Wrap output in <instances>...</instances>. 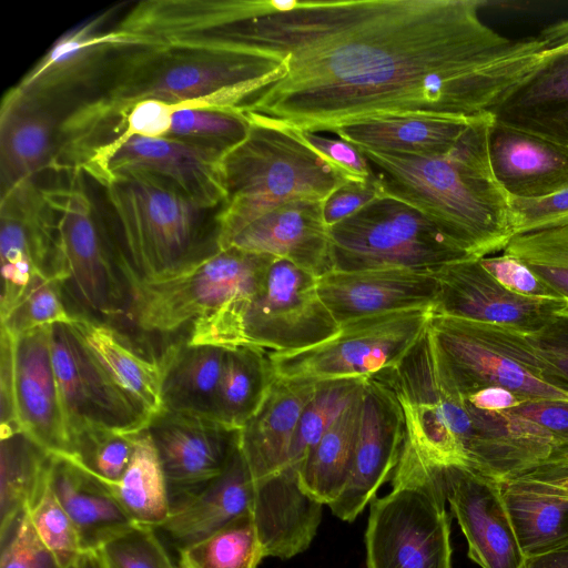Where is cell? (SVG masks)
<instances>
[{
	"label": "cell",
	"mask_w": 568,
	"mask_h": 568,
	"mask_svg": "<svg viewBox=\"0 0 568 568\" xmlns=\"http://www.w3.org/2000/svg\"><path fill=\"white\" fill-rule=\"evenodd\" d=\"M265 558L254 519L242 516L179 550L180 568H256Z\"/></svg>",
	"instance_id": "74e56055"
},
{
	"label": "cell",
	"mask_w": 568,
	"mask_h": 568,
	"mask_svg": "<svg viewBox=\"0 0 568 568\" xmlns=\"http://www.w3.org/2000/svg\"><path fill=\"white\" fill-rule=\"evenodd\" d=\"M405 439V418L393 390L376 375L362 390V415L349 480L328 507L342 520L353 521L375 498L397 465Z\"/></svg>",
	"instance_id": "d6986e66"
},
{
	"label": "cell",
	"mask_w": 568,
	"mask_h": 568,
	"mask_svg": "<svg viewBox=\"0 0 568 568\" xmlns=\"http://www.w3.org/2000/svg\"><path fill=\"white\" fill-rule=\"evenodd\" d=\"M161 463L171 504L217 477L239 447L240 429L215 419L160 410L146 427Z\"/></svg>",
	"instance_id": "ac0fdd59"
},
{
	"label": "cell",
	"mask_w": 568,
	"mask_h": 568,
	"mask_svg": "<svg viewBox=\"0 0 568 568\" xmlns=\"http://www.w3.org/2000/svg\"><path fill=\"white\" fill-rule=\"evenodd\" d=\"M520 568H568V542L544 555L526 558Z\"/></svg>",
	"instance_id": "6f0895ef"
},
{
	"label": "cell",
	"mask_w": 568,
	"mask_h": 568,
	"mask_svg": "<svg viewBox=\"0 0 568 568\" xmlns=\"http://www.w3.org/2000/svg\"><path fill=\"white\" fill-rule=\"evenodd\" d=\"M75 316L71 313L62 288L55 277L37 276L23 293L13 310L1 320L13 337L23 333L52 326L71 325Z\"/></svg>",
	"instance_id": "7bdbcfd3"
},
{
	"label": "cell",
	"mask_w": 568,
	"mask_h": 568,
	"mask_svg": "<svg viewBox=\"0 0 568 568\" xmlns=\"http://www.w3.org/2000/svg\"><path fill=\"white\" fill-rule=\"evenodd\" d=\"M317 292L341 326L367 316L434 306L438 283L434 273L333 270L317 278Z\"/></svg>",
	"instance_id": "7402d4cb"
},
{
	"label": "cell",
	"mask_w": 568,
	"mask_h": 568,
	"mask_svg": "<svg viewBox=\"0 0 568 568\" xmlns=\"http://www.w3.org/2000/svg\"><path fill=\"white\" fill-rule=\"evenodd\" d=\"M63 116L58 108L8 90L0 112V194L51 170Z\"/></svg>",
	"instance_id": "d4e9b609"
},
{
	"label": "cell",
	"mask_w": 568,
	"mask_h": 568,
	"mask_svg": "<svg viewBox=\"0 0 568 568\" xmlns=\"http://www.w3.org/2000/svg\"><path fill=\"white\" fill-rule=\"evenodd\" d=\"M223 156L166 138H112L88 153L79 172L99 184L120 172L150 173L169 181L203 207L219 210L226 197Z\"/></svg>",
	"instance_id": "4fadbf2b"
},
{
	"label": "cell",
	"mask_w": 568,
	"mask_h": 568,
	"mask_svg": "<svg viewBox=\"0 0 568 568\" xmlns=\"http://www.w3.org/2000/svg\"><path fill=\"white\" fill-rule=\"evenodd\" d=\"M113 11L62 34L9 91L61 109L80 89H93L118 53L141 45L116 28L104 27Z\"/></svg>",
	"instance_id": "9a60e30c"
},
{
	"label": "cell",
	"mask_w": 568,
	"mask_h": 568,
	"mask_svg": "<svg viewBox=\"0 0 568 568\" xmlns=\"http://www.w3.org/2000/svg\"><path fill=\"white\" fill-rule=\"evenodd\" d=\"M446 501L439 465L402 449L390 491L371 503L367 568H452Z\"/></svg>",
	"instance_id": "52a82bcc"
},
{
	"label": "cell",
	"mask_w": 568,
	"mask_h": 568,
	"mask_svg": "<svg viewBox=\"0 0 568 568\" xmlns=\"http://www.w3.org/2000/svg\"><path fill=\"white\" fill-rule=\"evenodd\" d=\"M429 329L446 377L459 395L503 387L526 400H568L527 334L434 314Z\"/></svg>",
	"instance_id": "9c48e42d"
},
{
	"label": "cell",
	"mask_w": 568,
	"mask_h": 568,
	"mask_svg": "<svg viewBox=\"0 0 568 568\" xmlns=\"http://www.w3.org/2000/svg\"><path fill=\"white\" fill-rule=\"evenodd\" d=\"M274 256L236 247L220 250L174 277L129 286V315L146 333L171 334L252 296Z\"/></svg>",
	"instance_id": "8fae6325"
},
{
	"label": "cell",
	"mask_w": 568,
	"mask_h": 568,
	"mask_svg": "<svg viewBox=\"0 0 568 568\" xmlns=\"http://www.w3.org/2000/svg\"><path fill=\"white\" fill-rule=\"evenodd\" d=\"M507 412L541 426L552 438L548 464L568 469V400H527Z\"/></svg>",
	"instance_id": "c3c4849f"
},
{
	"label": "cell",
	"mask_w": 568,
	"mask_h": 568,
	"mask_svg": "<svg viewBox=\"0 0 568 568\" xmlns=\"http://www.w3.org/2000/svg\"><path fill=\"white\" fill-rule=\"evenodd\" d=\"M99 550L106 568H180L173 562L156 529L148 526L135 525Z\"/></svg>",
	"instance_id": "f6af8a7d"
},
{
	"label": "cell",
	"mask_w": 568,
	"mask_h": 568,
	"mask_svg": "<svg viewBox=\"0 0 568 568\" xmlns=\"http://www.w3.org/2000/svg\"><path fill=\"white\" fill-rule=\"evenodd\" d=\"M490 114L496 122L568 146V50L545 51Z\"/></svg>",
	"instance_id": "f1b7e54d"
},
{
	"label": "cell",
	"mask_w": 568,
	"mask_h": 568,
	"mask_svg": "<svg viewBox=\"0 0 568 568\" xmlns=\"http://www.w3.org/2000/svg\"><path fill=\"white\" fill-rule=\"evenodd\" d=\"M434 275L438 283L434 315L535 334L568 308V301L562 298H532L509 292L483 267L479 258L447 264Z\"/></svg>",
	"instance_id": "e0dca14e"
},
{
	"label": "cell",
	"mask_w": 568,
	"mask_h": 568,
	"mask_svg": "<svg viewBox=\"0 0 568 568\" xmlns=\"http://www.w3.org/2000/svg\"><path fill=\"white\" fill-rule=\"evenodd\" d=\"M110 489L136 525L159 529L169 517L171 500L168 485L146 428L135 433L131 460L120 480Z\"/></svg>",
	"instance_id": "8d00e7d4"
},
{
	"label": "cell",
	"mask_w": 568,
	"mask_h": 568,
	"mask_svg": "<svg viewBox=\"0 0 568 568\" xmlns=\"http://www.w3.org/2000/svg\"><path fill=\"white\" fill-rule=\"evenodd\" d=\"M459 396L471 406L488 412H507L527 402L514 392L503 387L481 388Z\"/></svg>",
	"instance_id": "11a10c76"
},
{
	"label": "cell",
	"mask_w": 568,
	"mask_h": 568,
	"mask_svg": "<svg viewBox=\"0 0 568 568\" xmlns=\"http://www.w3.org/2000/svg\"><path fill=\"white\" fill-rule=\"evenodd\" d=\"M0 541V568H61L39 539L28 510Z\"/></svg>",
	"instance_id": "7dc6e473"
},
{
	"label": "cell",
	"mask_w": 568,
	"mask_h": 568,
	"mask_svg": "<svg viewBox=\"0 0 568 568\" xmlns=\"http://www.w3.org/2000/svg\"><path fill=\"white\" fill-rule=\"evenodd\" d=\"M539 37L545 41L546 51L568 50V19L557 21L541 30Z\"/></svg>",
	"instance_id": "9f6ffc18"
},
{
	"label": "cell",
	"mask_w": 568,
	"mask_h": 568,
	"mask_svg": "<svg viewBox=\"0 0 568 568\" xmlns=\"http://www.w3.org/2000/svg\"><path fill=\"white\" fill-rule=\"evenodd\" d=\"M250 126V120L240 109L176 105L166 139L225 155L247 136Z\"/></svg>",
	"instance_id": "f35d334b"
},
{
	"label": "cell",
	"mask_w": 568,
	"mask_h": 568,
	"mask_svg": "<svg viewBox=\"0 0 568 568\" xmlns=\"http://www.w3.org/2000/svg\"><path fill=\"white\" fill-rule=\"evenodd\" d=\"M317 278L292 262L275 257L252 296L195 321L186 339L190 344L253 346L280 354L317 345L339 329L318 295Z\"/></svg>",
	"instance_id": "8992f818"
},
{
	"label": "cell",
	"mask_w": 568,
	"mask_h": 568,
	"mask_svg": "<svg viewBox=\"0 0 568 568\" xmlns=\"http://www.w3.org/2000/svg\"><path fill=\"white\" fill-rule=\"evenodd\" d=\"M558 489L561 496L568 499V475L558 480Z\"/></svg>",
	"instance_id": "91938a15"
},
{
	"label": "cell",
	"mask_w": 568,
	"mask_h": 568,
	"mask_svg": "<svg viewBox=\"0 0 568 568\" xmlns=\"http://www.w3.org/2000/svg\"><path fill=\"white\" fill-rule=\"evenodd\" d=\"M49 481L72 519L82 550H98L136 524L110 487L65 456L53 455Z\"/></svg>",
	"instance_id": "f546056e"
},
{
	"label": "cell",
	"mask_w": 568,
	"mask_h": 568,
	"mask_svg": "<svg viewBox=\"0 0 568 568\" xmlns=\"http://www.w3.org/2000/svg\"><path fill=\"white\" fill-rule=\"evenodd\" d=\"M480 116L399 114L357 121L333 133L359 149L440 155L449 152Z\"/></svg>",
	"instance_id": "4dcf8cb0"
},
{
	"label": "cell",
	"mask_w": 568,
	"mask_h": 568,
	"mask_svg": "<svg viewBox=\"0 0 568 568\" xmlns=\"http://www.w3.org/2000/svg\"><path fill=\"white\" fill-rule=\"evenodd\" d=\"M285 72L284 60L254 50L169 41L128 48L109 63L88 98L63 116L60 140L100 141L138 102L239 109Z\"/></svg>",
	"instance_id": "7a4b0ae2"
},
{
	"label": "cell",
	"mask_w": 568,
	"mask_h": 568,
	"mask_svg": "<svg viewBox=\"0 0 568 568\" xmlns=\"http://www.w3.org/2000/svg\"><path fill=\"white\" fill-rule=\"evenodd\" d=\"M134 435L102 426H83L69 434V457L109 487L124 474L134 449Z\"/></svg>",
	"instance_id": "60d3db41"
},
{
	"label": "cell",
	"mask_w": 568,
	"mask_h": 568,
	"mask_svg": "<svg viewBox=\"0 0 568 568\" xmlns=\"http://www.w3.org/2000/svg\"><path fill=\"white\" fill-rule=\"evenodd\" d=\"M336 271L434 273L475 258L417 209L383 195L328 227Z\"/></svg>",
	"instance_id": "30bf717a"
},
{
	"label": "cell",
	"mask_w": 568,
	"mask_h": 568,
	"mask_svg": "<svg viewBox=\"0 0 568 568\" xmlns=\"http://www.w3.org/2000/svg\"><path fill=\"white\" fill-rule=\"evenodd\" d=\"M100 186V220L128 288L174 277L221 250L220 209L203 207L169 181L128 171Z\"/></svg>",
	"instance_id": "277c9868"
},
{
	"label": "cell",
	"mask_w": 568,
	"mask_h": 568,
	"mask_svg": "<svg viewBox=\"0 0 568 568\" xmlns=\"http://www.w3.org/2000/svg\"><path fill=\"white\" fill-rule=\"evenodd\" d=\"M73 568H106L100 550L82 552Z\"/></svg>",
	"instance_id": "680465c9"
},
{
	"label": "cell",
	"mask_w": 568,
	"mask_h": 568,
	"mask_svg": "<svg viewBox=\"0 0 568 568\" xmlns=\"http://www.w3.org/2000/svg\"><path fill=\"white\" fill-rule=\"evenodd\" d=\"M51 326L14 337L16 407L22 432L53 455H69V434L52 362Z\"/></svg>",
	"instance_id": "44dd1931"
},
{
	"label": "cell",
	"mask_w": 568,
	"mask_h": 568,
	"mask_svg": "<svg viewBox=\"0 0 568 568\" xmlns=\"http://www.w3.org/2000/svg\"><path fill=\"white\" fill-rule=\"evenodd\" d=\"M488 156L493 175L508 196L539 199L568 187L566 145L493 120Z\"/></svg>",
	"instance_id": "cb8c5ba5"
},
{
	"label": "cell",
	"mask_w": 568,
	"mask_h": 568,
	"mask_svg": "<svg viewBox=\"0 0 568 568\" xmlns=\"http://www.w3.org/2000/svg\"><path fill=\"white\" fill-rule=\"evenodd\" d=\"M381 196L376 176L364 182L347 180L323 201L324 222L331 227Z\"/></svg>",
	"instance_id": "f5cc1de1"
},
{
	"label": "cell",
	"mask_w": 568,
	"mask_h": 568,
	"mask_svg": "<svg viewBox=\"0 0 568 568\" xmlns=\"http://www.w3.org/2000/svg\"><path fill=\"white\" fill-rule=\"evenodd\" d=\"M70 325L106 375L151 416L162 410V367L133 349L124 335L105 323L74 315Z\"/></svg>",
	"instance_id": "d6a6232c"
},
{
	"label": "cell",
	"mask_w": 568,
	"mask_h": 568,
	"mask_svg": "<svg viewBox=\"0 0 568 568\" xmlns=\"http://www.w3.org/2000/svg\"><path fill=\"white\" fill-rule=\"evenodd\" d=\"M513 236L568 224V187L539 199L508 196Z\"/></svg>",
	"instance_id": "bcb514c9"
},
{
	"label": "cell",
	"mask_w": 568,
	"mask_h": 568,
	"mask_svg": "<svg viewBox=\"0 0 568 568\" xmlns=\"http://www.w3.org/2000/svg\"><path fill=\"white\" fill-rule=\"evenodd\" d=\"M490 113L480 116L457 144L440 155L359 149L383 195L429 217L475 258L503 251L513 237L508 195L495 180L488 156Z\"/></svg>",
	"instance_id": "3957f363"
},
{
	"label": "cell",
	"mask_w": 568,
	"mask_h": 568,
	"mask_svg": "<svg viewBox=\"0 0 568 568\" xmlns=\"http://www.w3.org/2000/svg\"><path fill=\"white\" fill-rule=\"evenodd\" d=\"M484 0H264L263 13L197 37L284 60L240 110L287 129L334 132L399 114L476 118L539 62L538 37L486 24Z\"/></svg>",
	"instance_id": "6da1fadb"
},
{
	"label": "cell",
	"mask_w": 568,
	"mask_h": 568,
	"mask_svg": "<svg viewBox=\"0 0 568 568\" xmlns=\"http://www.w3.org/2000/svg\"><path fill=\"white\" fill-rule=\"evenodd\" d=\"M28 511L39 539L57 564L61 568H73L83 552L80 537L50 481Z\"/></svg>",
	"instance_id": "ee69618b"
},
{
	"label": "cell",
	"mask_w": 568,
	"mask_h": 568,
	"mask_svg": "<svg viewBox=\"0 0 568 568\" xmlns=\"http://www.w3.org/2000/svg\"><path fill=\"white\" fill-rule=\"evenodd\" d=\"M246 116L247 136L222 158L226 197L217 213L221 250L275 206L298 199L324 201L347 181L295 131Z\"/></svg>",
	"instance_id": "5b68a950"
},
{
	"label": "cell",
	"mask_w": 568,
	"mask_h": 568,
	"mask_svg": "<svg viewBox=\"0 0 568 568\" xmlns=\"http://www.w3.org/2000/svg\"><path fill=\"white\" fill-rule=\"evenodd\" d=\"M0 195L2 320L37 276L58 278V270L54 219L42 186L29 181Z\"/></svg>",
	"instance_id": "2e32d148"
},
{
	"label": "cell",
	"mask_w": 568,
	"mask_h": 568,
	"mask_svg": "<svg viewBox=\"0 0 568 568\" xmlns=\"http://www.w3.org/2000/svg\"><path fill=\"white\" fill-rule=\"evenodd\" d=\"M568 301V224L513 236L503 250Z\"/></svg>",
	"instance_id": "b9f144b4"
},
{
	"label": "cell",
	"mask_w": 568,
	"mask_h": 568,
	"mask_svg": "<svg viewBox=\"0 0 568 568\" xmlns=\"http://www.w3.org/2000/svg\"><path fill=\"white\" fill-rule=\"evenodd\" d=\"M50 339L68 434L89 425L124 434L148 427L150 414L106 375L70 325H52Z\"/></svg>",
	"instance_id": "5bb4252c"
},
{
	"label": "cell",
	"mask_w": 568,
	"mask_h": 568,
	"mask_svg": "<svg viewBox=\"0 0 568 568\" xmlns=\"http://www.w3.org/2000/svg\"><path fill=\"white\" fill-rule=\"evenodd\" d=\"M366 379L320 381L304 407L290 450L288 465L300 469L311 448L362 392Z\"/></svg>",
	"instance_id": "ab89813d"
},
{
	"label": "cell",
	"mask_w": 568,
	"mask_h": 568,
	"mask_svg": "<svg viewBox=\"0 0 568 568\" xmlns=\"http://www.w3.org/2000/svg\"><path fill=\"white\" fill-rule=\"evenodd\" d=\"M527 335L550 367L557 386L568 393V308L557 313L537 333Z\"/></svg>",
	"instance_id": "f907efd6"
},
{
	"label": "cell",
	"mask_w": 568,
	"mask_h": 568,
	"mask_svg": "<svg viewBox=\"0 0 568 568\" xmlns=\"http://www.w3.org/2000/svg\"><path fill=\"white\" fill-rule=\"evenodd\" d=\"M437 465V464H436ZM446 499L481 568H520L525 556L500 483L465 465H439Z\"/></svg>",
	"instance_id": "ffe728a7"
},
{
	"label": "cell",
	"mask_w": 568,
	"mask_h": 568,
	"mask_svg": "<svg viewBox=\"0 0 568 568\" xmlns=\"http://www.w3.org/2000/svg\"><path fill=\"white\" fill-rule=\"evenodd\" d=\"M229 247L287 260L316 277L334 270L323 201L280 204L246 225Z\"/></svg>",
	"instance_id": "603a6c76"
},
{
	"label": "cell",
	"mask_w": 568,
	"mask_h": 568,
	"mask_svg": "<svg viewBox=\"0 0 568 568\" xmlns=\"http://www.w3.org/2000/svg\"><path fill=\"white\" fill-rule=\"evenodd\" d=\"M568 469L546 464L530 473L500 483L520 549L535 557L568 542V499L558 480Z\"/></svg>",
	"instance_id": "83f0119b"
},
{
	"label": "cell",
	"mask_w": 568,
	"mask_h": 568,
	"mask_svg": "<svg viewBox=\"0 0 568 568\" xmlns=\"http://www.w3.org/2000/svg\"><path fill=\"white\" fill-rule=\"evenodd\" d=\"M254 496L255 483L239 444L225 469L200 490L172 503L156 530L181 550L242 516H252Z\"/></svg>",
	"instance_id": "484cf974"
},
{
	"label": "cell",
	"mask_w": 568,
	"mask_h": 568,
	"mask_svg": "<svg viewBox=\"0 0 568 568\" xmlns=\"http://www.w3.org/2000/svg\"><path fill=\"white\" fill-rule=\"evenodd\" d=\"M433 316V306L358 318L339 326L328 339L310 348L268 352L273 375L326 381L367 379L398 364L417 343Z\"/></svg>",
	"instance_id": "7c38bea8"
},
{
	"label": "cell",
	"mask_w": 568,
	"mask_h": 568,
	"mask_svg": "<svg viewBox=\"0 0 568 568\" xmlns=\"http://www.w3.org/2000/svg\"><path fill=\"white\" fill-rule=\"evenodd\" d=\"M224 356L225 348L186 337L170 344L159 357L162 409L215 419Z\"/></svg>",
	"instance_id": "1f68e13d"
},
{
	"label": "cell",
	"mask_w": 568,
	"mask_h": 568,
	"mask_svg": "<svg viewBox=\"0 0 568 568\" xmlns=\"http://www.w3.org/2000/svg\"><path fill=\"white\" fill-rule=\"evenodd\" d=\"M65 184L43 187L55 229L58 278L73 315L110 324L129 315L131 297L81 172Z\"/></svg>",
	"instance_id": "ba28073f"
},
{
	"label": "cell",
	"mask_w": 568,
	"mask_h": 568,
	"mask_svg": "<svg viewBox=\"0 0 568 568\" xmlns=\"http://www.w3.org/2000/svg\"><path fill=\"white\" fill-rule=\"evenodd\" d=\"M361 415L362 392L311 448L298 469L302 490L322 505L334 503L349 480Z\"/></svg>",
	"instance_id": "836d02e7"
},
{
	"label": "cell",
	"mask_w": 568,
	"mask_h": 568,
	"mask_svg": "<svg viewBox=\"0 0 568 568\" xmlns=\"http://www.w3.org/2000/svg\"><path fill=\"white\" fill-rule=\"evenodd\" d=\"M14 383V337L1 326L0 437L21 430L16 407Z\"/></svg>",
	"instance_id": "db71d44e"
},
{
	"label": "cell",
	"mask_w": 568,
	"mask_h": 568,
	"mask_svg": "<svg viewBox=\"0 0 568 568\" xmlns=\"http://www.w3.org/2000/svg\"><path fill=\"white\" fill-rule=\"evenodd\" d=\"M316 384L310 379L274 376L261 406L240 429V449L254 481L290 466L298 420Z\"/></svg>",
	"instance_id": "4316f807"
},
{
	"label": "cell",
	"mask_w": 568,
	"mask_h": 568,
	"mask_svg": "<svg viewBox=\"0 0 568 568\" xmlns=\"http://www.w3.org/2000/svg\"><path fill=\"white\" fill-rule=\"evenodd\" d=\"M483 267L506 290L532 298H560L519 260L501 254L479 258Z\"/></svg>",
	"instance_id": "816d5d0a"
},
{
	"label": "cell",
	"mask_w": 568,
	"mask_h": 568,
	"mask_svg": "<svg viewBox=\"0 0 568 568\" xmlns=\"http://www.w3.org/2000/svg\"><path fill=\"white\" fill-rule=\"evenodd\" d=\"M293 131L346 180L364 182L375 178L373 168L366 156L352 143L338 136L334 139L314 132Z\"/></svg>",
	"instance_id": "681fc988"
},
{
	"label": "cell",
	"mask_w": 568,
	"mask_h": 568,
	"mask_svg": "<svg viewBox=\"0 0 568 568\" xmlns=\"http://www.w3.org/2000/svg\"><path fill=\"white\" fill-rule=\"evenodd\" d=\"M0 438L1 539L44 491L53 454L22 430Z\"/></svg>",
	"instance_id": "e575fe53"
},
{
	"label": "cell",
	"mask_w": 568,
	"mask_h": 568,
	"mask_svg": "<svg viewBox=\"0 0 568 568\" xmlns=\"http://www.w3.org/2000/svg\"><path fill=\"white\" fill-rule=\"evenodd\" d=\"M273 378L267 351L253 346L225 348L215 419L241 429L261 406Z\"/></svg>",
	"instance_id": "d590c367"
}]
</instances>
